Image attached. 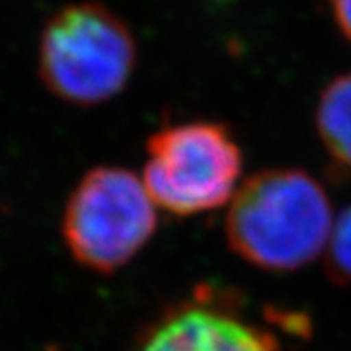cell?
Here are the masks:
<instances>
[{
    "label": "cell",
    "mask_w": 351,
    "mask_h": 351,
    "mask_svg": "<svg viewBox=\"0 0 351 351\" xmlns=\"http://www.w3.org/2000/svg\"><path fill=\"white\" fill-rule=\"evenodd\" d=\"M137 66V41L123 18L86 0L59 8L38 43V73L55 98L94 108L119 96Z\"/></svg>",
    "instance_id": "obj_2"
},
{
    "label": "cell",
    "mask_w": 351,
    "mask_h": 351,
    "mask_svg": "<svg viewBox=\"0 0 351 351\" xmlns=\"http://www.w3.org/2000/svg\"><path fill=\"white\" fill-rule=\"evenodd\" d=\"M135 351H279V341L239 313L197 297L160 314Z\"/></svg>",
    "instance_id": "obj_5"
},
{
    "label": "cell",
    "mask_w": 351,
    "mask_h": 351,
    "mask_svg": "<svg viewBox=\"0 0 351 351\" xmlns=\"http://www.w3.org/2000/svg\"><path fill=\"white\" fill-rule=\"evenodd\" d=\"M316 133L339 170L351 174V73L330 80L316 101Z\"/></svg>",
    "instance_id": "obj_6"
},
{
    "label": "cell",
    "mask_w": 351,
    "mask_h": 351,
    "mask_svg": "<svg viewBox=\"0 0 351 351\" xmlns=\"http://www.w3.org/2000/svg\"><path fill=\"white\" fill-rule=\"evenodd\" d=\"M143 184L158 209L180 219L209 213L239 191L244 156L232 131L219 121H186L147 141Z\"/></svg>",
    "instance_id": "obj_4"
},
{
    "label": "cell",
    "mask_w": 351,
    "mask_h": 351,
    "mask_svg": "<svg viewBox=\"0 0 351 351\" xmlns=\"http://www.w3.org/2000/svg\"><path fill=\"white\" fill-rule=\"evenodd\" d=\"M158 226V207L143 178L121 166H96L69 195L61 234L78 265L101 276L125 267Z\"/></svg>",
    "instance_id": "obj_3"
},
{
    "label": "cell",
    "mask_w": 351,
    "mask_h": 351,
    "mask_svg": "<svg viewBox=\"0 0 351 351\" xmlns=\"http://www.w3.org/2000/svg\"><path fill=\"white\" fill-rule=\"evenodd\" d=\"M336 225L324 186L299 168L260 170L228 205L230 250L265 271H297L326 252Z\"/></svg>",
    "instance_id": "obj_1"
},
{
    "label": "cell",
    "mask_w": 351,
    "mask_h": 351,
    "mask_svg": "<svg viewBox=\"0 0 351 351\" xmlns=\"http://www.w3.org/2000/svg\"><path fill=\"white\" fill-rule=\"evenodd\" d=\"M326 274L338 285L351 283V205L336 219L326 248Z\"/></svg>",
    "instance_id": "obj_7"
},
{
    "label": "cell",
    "mask_w": 351,
    "mask_h": 351,
    "mask_svg": "<svg viewBox=\"0 0 351 351\" xmlns=\"http://www.w3.org/2000/svg\"><path fill=\"white\" fill-rule=\"evenodd\" d=\"M330 8L338 29L351 41V0H330Z\"/></svg>",
    "instance_id": "obj_8"
}]
</instances>
